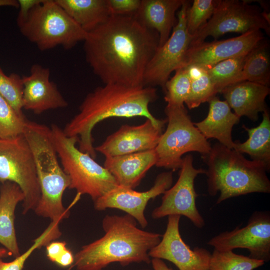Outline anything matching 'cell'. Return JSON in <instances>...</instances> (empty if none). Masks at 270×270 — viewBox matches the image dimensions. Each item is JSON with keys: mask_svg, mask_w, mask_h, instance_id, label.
Listing matches in <instances>:
<instances>
[{"mask_svg": "<svg viewBox=\"0 0 270 270\" xmlns=\"http://www.w3.org/2000/svg\"><path fill=\"white\" fill-rule=\"evenodd\" d=\"M159 41L158 33L134 14H112L87 32L84 50L87 63L104 84L144 86L145 71Z\"/></svg>", "mask_w": 270, "mask_h": 270, "instance_id": "cell-1", "label": "cell"}, {"mask_svg": "<svg viewBox=\"0 0 270 270\" xmlns=\"http://www.w3.org/2000/svg\"><path fill=\"white\" fill-rule=\"evenodd\" d=\"M157 98L154 87L104 84L86 95L79 106L78 112L66 125L63 132L66 136H78V149L94 159L96 154L92 131L102 120L112 117L144 116L163 128L166 119L156 118L148 108Z\"/></svg>", "mask_w": 270, "mask_h": 270, "instance_id": "cell-2", "label": "cell"}, {"mask_svg": "<svg viewBox=\"0 0 270 270\" xmlns=\"http://www.w3.org/2000/svg\"><path fill=\"white\" fill-rule=\"evenodd\" d=\"M131 216L106 215L102 220L104 234L86 244L74 256L76 270H102L118 262L122 266L151 261L148 252L160 242L162 235L142 230Z\"/></svg>", "mask_w": 270, "mask_h": 270, "instance_id": "cell-3", "label": "cell"}, {"mask_svg": "<svg viewBox=\"0 0 270 270\" xmlns=\"http://www.w3.org/2000/svg\"><path fill=\"white\" fill-rule=\"evenodd\" d=\"M202 157L208 166L206 174L208 194L214 196L220 192L216 204L250 193L270 192L268 171L262 163L248 160L242 154L219 142Z\"/></svg>", "mask_w": 270, "mask_h": 270, "instance_id": "cell-4", "label": "cell"}, {"mask_svg": "<svg viewBox=\"0 0 270 270\" xmlns=\"http://www.w3.org/2000/svg\"><path fill=\"white\" fill-rule=\"evenodd\" d=\"M23 134L33 154L40 198L34 210L37 216L57 223L69 216L70 208L62 203L65 190L70 180L60 164L50 128L26 120Z\"/></svg>", "mask_w": 270, "mask_h": 270, "instance_id": "cell-5", "label": "cell"}, {"mask_svg": "<svg viewBox=\"0 0 270 270\" xmlns=\"http://www.w3.org/2000/svg\"><path fill=\"white\" fill-rule=\"evenodd\" d=\"M53 143L62 166L70 180L69 189L88 194L95 202L116 188L114 178L89 154L80 150L78 136H68L56 124L50 128Z\"/></svg>", "mask_w": 270, "mask_h": 270, "instance_id": "cell-6", "label": "cell"}, {"mask_svg": "<svg viewBox=\"0 0 270 270\" xmlns=\"http://www.w3.org/2000/svg\"><path fill=\"white\" fill-rule=\"evenodd\" d=\"M18 27L22 34L42 51L58 46L70 50L84 41L87 34L55 0H43L34 6Z\"/></svg>", "mask_w": 270, "mask_h": 270, "instance_id": "cell-7", "label": "cell"}, {"mask_svg": "<svg viewBox=\"0 0 270 270\" xmlns=\"http://www.w3.org/2000/svg\"><path fill=\"white\" fill-rule=\"evenodd\" d=\"M168 126L155 148L156 166L176 170L181 168L182 156L195 152L207 154L212 146L194 126L184 105L167 104L164 109Z\"/></svg>", "mask_w": 270, "mask_h": 270, "instance_id": "cell-8", "label": "cell"}, {"mask_svg": "<svg viewBox=\"0 0 270 270\" xmlns=\"http://www.w3.org/2000/svg\"><path fill=\"white\" fill-rule=\"evenodd\" d=\"M16 184L22 192L23 214L34 210L40 198L34 158L24 134L0 139V182Z\"/></svg>", "mask_w": 270, "mask_h": 270, "instance_id": "cell-9", "label": "cell"}, {"mask_svg": "<svg viewBox=\"0 0 270 270\" xmlns=\"http://www.w3.org/2000/svg\"><path fill=\"white\" fill-rule=\"evenodd\" d=\"M257 30L270 34V24L263 17L259 6L244 0H219L210 19L192 36L190 46L204 41L208 36L216 40L228 32L242 34Z\"/></svg>", "mask_w": 270, "mask_h": 270, "instance_id": "cell-10", "label": "cell"}, {"mask_svg": "<svg viewBox=\"0 0 270 270\" xmlns=\"http://www.w3.org/2000/svg\"><path fill=\"white\" fill-rule=\"evenodd\" d=\"M190 2H184L178 14V22L167 41L158 47L148 62L144 75V86H160L163 90L172 72L182 68L192 36L188 32L186 12Z\"/></svg>", "mask_w": 270, "mask_h": 270, "instance_id": "cell-11", "label": "cell"}, {"mask_svg": "<svg viewBox=\"0 0 270 270\" xmlns=\"http://www.w3.org/2000/svg\"><path fill=\"white\" fill-rule=\"evenodd\" d=\"M193 160L190 154L183 158L178 178L176 184L163 194L161 204L152 210L151 216L154 219L170 215L182 216L198 228L204 226V220L196 206L198 195L195 190L194 182L198 175L206 174V170L195 168Z\"/></svg>", "mask_w": 270, "mask_h": 270, "instance_id": "cell-12", "label": "cell"}, {"mask_svg": "<svg viewBox=\"0 0 270 270\" xmlns=\"http://www.w3.org/2000/svg\"><path fill=\"white\" fill-rule=\"evenodd\" d=\"M221 252L246 248L250 258L268 262L270 260V214L256 211L243 228L236 227L210 238L207 244Z\"/></svg>", "mask_w": 270, "mask_h": 270, "instance_id": "cell-13", "label": "cell"}, {"mask_svg": "<svg viewBox=\"0 0 270 270\" xmlns=\"http://www.w3.org/2000/svg\"><path fill=\"white\" fill-rule=\"evenodd\" d=\"M181 216H168L166 228L160 242L148 252L150 258L167 260L179 270H210V252L203 248L192 250L180 232Z\"/></svg>", "mask_w": 270, "mask_h": 270, "instance_id": "cell-14", "label": "cell"}, {"mask_svg": "<svg viewBox=\"0 0 270 270\" xmlns=\"http://www.w3.org/2000/svg\"><path fill=\"white\" fill-rule=\"evenodd\" d=\"M172 172H165L158 174L154 185L144 192L118 185L94 202V208L99 211L107 208L122 210L132 216L142 228H145L148 222L144 210L148 202L163 194L172 186Z\"/></svg>", "mask_w": 270, "mask_h": 270, "instance_id": "cell-15", "label": "cell"}, {"mask_svg": "<svg viewBox=\"0 0 270 270\" xmlns=\"http://www.w3.org/2000/svg\"><path fill=\"white\" fill-rule=\"evenodd\" d=\"M264 39L262 30H257L225 40L204 41L190 45L183 68H210L224 60L248 53Z\"/></svg>", "mask_w": 270, "mask_h": 270, "instance_id": "cell-16", "label": "cell"}, {"mask_svg": "<svg viewBox=\"0 0 270 270\" xmlns=\"http://www.w3.org/2000/svg\"><path fill=\"white\" fill-rule=\"evenodd\" d=\"M162 128L148 119L138 126L122 125L94 149L106 158L154 150L158 144Z\"/></svg>", "mask_w": 270, "mask_h": 270, "instance_id": "cell-17", "label": "cell"}, {"mask_svg": "<svg viewBox=\"0 0 270 270\" xmlns=\"http://www.w3.org/2000/svg\"><path fill=\"white\" fill-rule=\"evenodd\" d=\"M30 74L22 77V108L39 114L49 110L64 108L67 101L54 82L50 80V70L38 64L32 65Z\"/></svg>", "mask_w": 270, "mask_h": 270, "instance_id": "cell-18", "label": "cell"}, {"mask_svg": "<svg viewBox=\"0 0 270 270\" xmlns=\"http://www.w3.org/2000/svg\"><path fill=\"white\" fill-rule=\"evenodd\" d=\"M270 92L268 86L244 81L228 86L220 93L238 117L244 116L255 122L258 114L268 109L266 98Z\"/></svg>", "mask_w": 270, "mask_h": 270, "instance_id": "cell-19", "label": "cell"}, {"mask_svg": "<svg viewBox=\"0 0 270 270\" xmlns=\"http://www.w3.org/2000/svg\"><path fill=\"white\" fill-rule=\"evenodd\" d=\"M155 150L122 156L106 157L104 166L114 178L118 186L134 189L148 171L156 166Z\"/></svg>", "mask_w": 270, "mask_h": 270, "instance_id": "cell-20", "label": "cell"}, {"mask_svg": "<svg viewBox=\"0 0 270 270\" xmlns=\"http://www.w3.org/2000/svg\"><path fill=\"white\" fill-rule=\"evenodd\" d=\"M184 0H141L140 6L134 14L144 26L156 30L159 35V46L168 39L178 22L176 12Z\"/></svg>", "mask_w": 270, "mask_h": 270, "instance_id": "cell-21", "label": "cell"}, {"mask_svg": "<svg viewBox=\"0 0 270 270\" xmlns=\"http://www.w3.org/2000/svg\"><path fill=\"white\" fill-rule=\"evenodd\" d=\"M208 103L206 117L202 121L194 122V126L206 140L216 139L222 144L233 148L232 128L238 124L240 118L232 112L226 100H221L216 96Z\"/></svg>", "mask_w": 270, "mask_h": 270, "instance_id": "cell-22", "label": "cell"}, {"mask_svg": "<svg viewBox=\"0 0 270 270\" xmlns=\"http://www.w3.org/2000/svg\"><path fill=\"white\" fill-rule=\"evenodd\" d=\"M24 194L16 184L6 182L0 188V244L14 258L19 256L14 220L18 204L24 200Z\"/></svg>", "mask_w": 270, "mask_h": 270, "instance_id": "cell-23", "label": "cell"}, {"mask_svg": "<svg viewBox=\"0 0 270 270\" xmlns=\"http://www.w3.org/2000/svg\"><path fill=\"white\" fill-rule=\"evenodd\" d=\"M86 32L105 22L112 12L108 0H55Z\"/></svg>", "mask_w": 270, "mask_h": 270, "instance_id": "cell-24", "label": "cell"}, {"mask_svg": "<svg viewBox=\"0 0 270 270\" xmlns=\"http://www.w3.org/2000/svg\"><path fill=\"white\" fill-rule=\"evenodd\" d=\"M242 128L248 132V138L241 142H234L233 149L240 154H246L251 160L262 163L268 172L270 170V116L268 109L262 112V120L255 128Z\"/></svg>", "mask_w": 270, "mask_h": 270, "instance_id": "cell-25", "label": "cell"}, {"mask_svg": "<svg viewBox=\"0 0 270 270\" xmlns=\"http://www.w3.org/2000/svg\"><path fill=\"white\" fill-rule=\"evenodd\" d=\"M244 81L258 83L268 86H270L269 44L264 38L248 54L241 72L230 80L226 84L225 88L230 84Z\"/></svg>", "mask_w": 270, "mask_h": 270, "instance_id": "cell-26", "label": "cell"}, {"mask_svg": "<svg viewBox=\"0 0 270 270\" xmlns=\"http://www.w3.org/2000/svg\"><path fill=\"white\" fill-rule=\"evenodd\" d=\"M190 79V88L185 102L189 109L196 108L208 102L218 94L214 85L206 70L196 66L184 67Z\"/></svg>", "mask_w": 270, "mask_h": 270, "instance_id": "cell-27", "label": "cell"}, {"mask_svg": "<svg viewBox=\"0 0 270 270\" xmlns=\"http://www.w3.org/2000/svg\"><path fill=\"white\" fill-rule=\"evenodd\" d=\"M264 264L258 260L238 254L232 251L221 252L214 250L210 262V270H254Z\"/></svg>", "mask_w": 270, "mask_h": 270, "instance_id": "cell-28", "label": "cell"}, {"mask_svg": "<svg viewBox=\"0 0 270 270\" xmlns=\"http://www.w3.org/2000/svg\"><path fill=\"white\" fill-rule=\"evenodd\" d=\"M248 53L224 60L204 69L218 93H220L226 84L241 72Z\"/></svg>", "mask_w": 270, "mask_h": 270, "instance_id": "cell-29", "label": "cell"}, {"mask_svg": "<svg viewBox=\"0 0 270 270\" xmlns=\"http://www.w3.org/2000/svg\"><path fill=\"white\" fill-rule=\"evenodd\" d=\"M190 79L185 68L175 71L174 76L166 82L164 92V99L167 104L172 106L184 105L190 94Z\"/></svg>", "mask_w": 270, "mask_h": 270, "instance_id": "cell-30", "label": "cell"}, {"mask_svg": "<svg viewBox=\"0 0 270 270\" xmlns=\"http://www.w3.org/2000/svg\"><path fill=\"white\" fill-rule=\"evenodd\" d=\"M219 0H194L188 6L186 17L189 34L194 36L212 16Z\"/></svg>", "mask_w": 270, "mask_h": 270, "instance_id": "cell-31", "label": "cell"}, {"mask_svg": "<svg viewBox=\"0 0 270 270\" xmlns=\"http://www.w3.org/2000/svg\"><path fill=\"white\" fill-rule=\"evenodd\" d=\"M27 120L25 116L18 114L0 96V139L10 138L23 134Z\"/></svg>", "mask_w": 270, "mask_h": 270, "instance_id": "cell-32", "label": "cell"}, {"mask_svg": "<svg viewBox=\"0 0 270 270\" xmlns=\"http://www.w3.org/2000/svg\"><path fill=\"white\" fill-rule=\"evenodd\" d=\"M23 88L22 77L16 73L7 76L0 67V96L22 116H24L22 106Z\"/></svg>", "mask_w": 270, "mask_h": 270, "instance_id": "cell-33", "label": "cell"}, {"mask_svg": "<svg viewBox=\"0 0 270 270\" xmlns=\"http://www.w3.org/2000/svg\"><path fill=\"white\" fill-rule=\"evenodd\" d=\"M60 236L58 227L50 222L43 232L34 240L33 244L22 254L10 262H5L0 258V270H22L27 259L34 250L42 246H46Z\"/></svg>", "mask_w": 270, "mask_h": 270, "instance_id": "cell-34", "label": "cell"}, {"mask_svg": "<svg viewBox=\"0 0 270 270\" xmlns=\"http://www.w3.org/2000/svg\"><path fill=\"white\" fill-rule=\"evenodd\" d=\"M46 251L48 258L60 266H68L74 262V256L65 242H52L46 246Z\"/></svg>", "mask_w": 270, "mask_h": 270, "instance_id": "cell-35", "label": "cell"}, {"mask_svg": "<svg viewBox=\"0 0 270 270\" xmlns=\"http://www.w3.org/2000/svg\"><path fill=\"white\" fill-rule=\"evenodd\" d=\"M112 14H134L138 10L141 0H108Z\"/></svg>", "mask_w": 270, "mask_h": 270, "instance_id": "cell-36", "label": "cell"}, {"mask_svg": "<svg viewBox=\"0 0 270 270\" xmlns=\"http://www.w3.org/2000/svg\"><path fill=\"white\" fill-rule=\"evenodd\" d=\"M20 11L16 18L18 26H20L26 19L30 10L43 0H18Z\"/></svg>", "mask_w": 270, "mask_h": 270, "instance_id": "cell-37", "label": "cell"}, {"mask_svg": "<svg viewBox=\"0 0 270 270\" xmlns=\"http://www.w3.org/2000/svg\"><path fill=\"white\" fill-rule=\"evenodd\" d=\"M150 262L154 270H173L172 268L168 267L162 260L153 258L151 260Z\"/></svg>", "mask_w": 270, "mask_h": 270, "instance_id": "cell-38", "label": "cell"}, {"mask_svg": "<svg viewBox=\"0 0 270 270\" xmlns=\"http://www.w3.org/2000/svg\"><path fill=\"white\" fill-rule=\"evenodd\" d=\"M1 6L18 8L19 4L18 0H0V7Z\"/></svg>", "mask_w": 270, "mask_h": 270, "instance_id": "cell-39", "label": "cell"}, {"mask_svg": "<svg viewBox=\"0 0 270 270\" xmlns=\"http://www.w3.org/2000/svg\"><path fill=\"white\" fill-rule=\"evenodd\" d=\"M12 254L6 248H0V258L12 256Z\"/></svg>", "mask_w": 270, "mask_h": 270, "instance_id": "cell-40", "label": "cell"}, {"mask_svg": "<svg viewBox=\"0 0 270 270\" xmlns=\"http://www.w3.org/2000/svg\"><path fill=\"white\" fill-rule=\"evenodd\" d=\"M149 270V269H142V270Z\"/></svg>", "mask_w": 270, "mask_h": 270, "instance_id": "cell-41", "label": "cell"}]
</instances>
